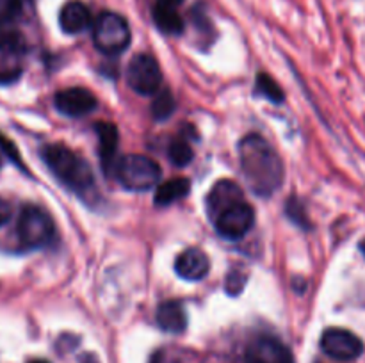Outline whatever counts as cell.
Masks as SVG:
<instances>
[{
  "label": "cell",
  "mask_w": 365,
  "mask_h": 363,
  "mask_svg": "<svg viewBox=\"0 0 365 363\" xmlns=\"http://www.w3.org/2000/svg\"><path fill=\"white\" fill-rule=\"evenodd\" d=\"M239 162L248 187L260 198H269L284 182V162L277 149L259 134L239 142Z\"/></svg>",
  "instance_id": "obj_1"
},
{
  "label": "cell",
  "mask_w": 365,
  "mask_h": 363,
  "mask_svg": "<svg viewBox=\"0 0 365 363\" xmlns=\"http://www.w3.org/2000/svg\"><path fill=\"white\" fill-rule=\"evenodd\" d=\"M41 159L52 171L53 177L66 185L70 191L81 194H88L95 185V174L88 160L78 157L73 149L64 144H46L41 149Z\"/></svg>",
  "instance_id": "obj_2"
},
{
  "label": "cell",
  "mask_w": 365,
  "mask_h": 363,
  "mask_svg": "<svg viewBox=\"0 0 365 363\" xmlns=\"http://www.w3.org/2000/svg\"><path fill=\"white\" fill-rule=\"evenodd\" d=\"M114 174L128 191H148L160 180V167L153 159L146 155L130 153L118 160Z\"/></svg>",
  "instance_id": "obj_3"
},
{
  "label": "cell",
  "mask_w": 365,
  "mask_h": 363,
  "mask_svg": "<svg viewBox=\"0 0 365 363\" xmlns=\"http://www.w3.org/2000/svg\"><path fill=\"white\" fill-rule=\"evenodd\" d=\"M130 39V27L121 14L113 11H103L98 14L93 27V41L100 52L106 56H118L128 48Z\"/></svg>",
  "instance_id": "obj_4"
},
{
  "label": "cell",
  "mask_w": 365,
  "mask_h": 363,
  "mask_svg": "<svg viewBox=\"0 0 365 363\" xmlns=\"http://www.w3.org/2000/svg\"><path fill=\"white\" fill-rule=\"evenodd\" d=\"M16 230L21 244L25 248L36 249L52 242L56 226H53V221L48 212L36 205H25L18 217Z\"/></svg>",
  "instance_id": "obj_5"
},
{
  "label": "cell",
  "mask_w": 365,
  "mask_h": 363,
  "mask_svg": "<svg viewBox=\"0 0 365 363\" xmlns=\"http://www.w3.org/2000/svg\"><path fill=\"white\" fill-rule=\"evenodd\" d=\"M27 57V43L20 32L0 34V84H13L21 77Z\"/></svg>",
  "instance_id": "obj_6"
},
{
  "label": "cell",
  "mask_w": 365,
  "mask_h": 363,
  "mask_svg": "<svg viewBox=\"0 0 365 363\" xmlns=\"http://www.w3.org/2000/svg\"><path fill=\"white\" fill-rule=\"evenodd\" d=\"M127 82L138 95L153 96L163 84V71L159 63L150 53H138L127 68Z\"/></svg>",
  "instance_id": "obj_7"
},
{
  "label": "cell",
  "mask_w": 365,
  "mask_h": 363,
  "mask_svg": "<svg viewBox=\"0 0 365 363\" xmlns=\"http://www.w3.org/2000/svg\"><path fill=\"white\" fill-rule=\"evenodd\" d=\"M321 349L337 362H353L364 352V344L355 333L344 327H328L321 337Z\"/></svg>",
  "instance_id": "obj_8"
},
{
  "label": "cell",
  "mask_w": 365,
  "mask_h": 363,
  "mask_svg": "<svg viewBox=\"0 0 365 363\" xmlns=\"http://www.w3.org/2000/svg\"><path fill=\"white\" fill-rule=\"evenodd\" d=\"M253 223H255V210L246 201L235 203L214 219L217 233L228 241H237L245 237L252 230Z\"/></svg>",
  "instance_id": "obj_9"
},
{
  "label": "cell",
  "mask_w": 365,
  "mask_h": 363,
  "mask_svg": "<svg viewBox=\"0 0 365 363\" xmlns=\"http://www.w3.org/2000/svg\"><path fill=\"white\" fill-rule=\"evenodd\" d=\"M245 363H294V356L277 338L259 337L246 349Z\"/></svg>",
  "instance_id": "obj_10"
},
{
  "label": "cell",
  "mask_w": 365,
  "mask_h": 363,
  "mask_svg": "<svg viewBox=\"0 0 365 363\" xmlns=\"http://www.w3.org/2000/svg\"><path fill=\"white\" fill-rule=\"evenodd\" d=\"M53 103H56L57 110H59L61 114H64V116H71V117L86 116V114L93 112L95 107L98 105L96 96L86 88L63 89V91H59L56 95Z\"/></svg>",
  "instance_id": "obj_11"
},
{
  "label": "cell",
  "mask_w": 365,
  "mask_h": 363,
  "mask_svg": "<svg viewBox=\"0 0 365 363\" xmlns=\"http://www.w3.org/2000/svg\"><path fill=\"white\" fill-rule=\"evenodd\" d=\"M239 201H245L241 187L234 180H220L207 194V212H209L210 219L214 221L221 212H225Z\"/></svg>",
  "instance_id": "obj_12"
},
{
  "label": "cell",
  "mask_w": 365,
  "mask_h": 363,
  "mask_svg": "<svg viewBox=\"0 0 365 363\" xmlns=\"http://www.w3.org/2000/svg\"><path fill=\"white\" fill-rule=\"evenodd\" d=\"M210 262L202 249L189 248L175 260V270L187 281H200L209 274Z\"/></svg>",
  "instance_id": "obj_13"
},
{
  "label": "cell",
  "mask_w": 365,
  "mask_h": 363,
  "mask_svg": "<svg viewBox=\"0 0 365 363\" xmlns=\"http://www.w3.org/2000/svg\"><path fill=\"white\" fill-rule=\"evenodd\" d=\"M93 16L89 7L81 0H71L64 4L59 13V23L66 34H78L91 25Z\"/></svg>",
  "instance_id": "obj_14"
},
{
  "label": "cell",
  "mask_w": 365,
  "mask_h": 363,
  "mask_svg": "<svg viewBox=\"0 0 365 363\" xmlns=\"http://www.w3.org/2000/svg\"><path fill=\"white\" fill-rule=\"evenodd\" d=\"M95 132L96 135H98L100 162H102L106 174H109V169L114 167V157H116L120 134H118L116 125L106 123V121H98V123L95 125Z\"/></svg>",
  "instance_id": "obj_15"
},
{
  "label": "cell",
  "mask_w": 365,
  "mask_h": 363,
  "mask_svg": "<svg viewBox=\"0 0 365 363\" xmlns=\"http://www.w3.org/2000/svg\"><path fill=\"white\" fill-rule=\"evenodd\" d=\"M157 326L168 333H182L187 327V313L178 301H166L157 308Z\"/></svg>",
  "instance_id": "obj_16"
},
{
  "label": "cell",
  "mask_w": 365,
  "mask_h": 363,
  "mask_svg": "<svg viewBox=\"0 0 365 363\" xmlns=\"http://www.w3.org/2000/svg\"><path fill=\"white\" fill-rule=\"evenodd\" d=\"M152 16L157 28L164 34L178 36L184 32V20L175 7L166 6V4H157L152 11Z\"/></svg>",
  "instance_id": "obj_17"
},
{
  "label": "cell",
  "mask_w": 365,
  "mask_h": 363,
  "mask_svg": "<svg viewBox=\"0 0 365 363\" xmlns=\"http://www.w3.org/2000/svg\"><path fill=\"white\" fill-rule=\"evenodd\" d=\"M191 191V182L187 178H173L164 184H160L155 191V205L168 206L171 203L178 201Z\"/></svg>",
  "instance_id": "obj_18"
},
{
  "label": "cell",
  "mask_w": 365,
  "mask_h": 363,
  "mask_svg": "<svg viewBox=\"0 0 365 363\" xmlns=\"http://www.w3.org/2000/svg\"><path fill=\"white\" fill-rule=\"evenodd\" d=\"M175 110V98L171 95L170 89H163V91L155 93V98L152 103V116L157 121H164L173 114Z\"/></svg>",
  "instance_id": "obj_19"
},
{
  "label": "cell",
  "mask_w": 365,
  "mask_h": 363,
  "mask_svg": "<svg viewBox=\"0 0 365 363\" xmlns=\"http://www.w3.org/2000/svg\"><path fill=\"white\" fill-rule=\"evenodd\" d=\"M257 93L266 96V98L271 100L273 103L284 102V91H282L280 85L274 82V78L267 73H259V77H257Z\"/></svg>",
  "instance_id": "obj_20"
},
{
  "label": "cell",
  "mask_w": 365,
  "mask_h": 363,
  "mask_svg": "<svg viewBox=\"0 0 365 363\" xmlns=\"http://www.w3.org/2000/svg\"><path fill=\"white\" fill-rule=\"evenodd\" d=\"M168 157H170V160L175 166L184 167L191 162L195 153H192V148L189 146L187 141H184V139H175V141H171L170 148H168Z\"/></svg>",
  "instance_id": "obj_21"
},
{
  "label": "cell",
  "mask_w": 365,
  "mask_h": 363,
  "mask_svg": "<svg viewBox=\"0 0 365 363\" xmlns=\"http://www.w3.org/2000/svg\"><path fill=\"white\" fill-rule=\"evenodd\" d=\"M25 0H0V25L11 23L21 14Z\"/></svg>",
  "instance_id": "obj_22"
},
{
  "label": "cell",
  "mask_w": 365,
  "mask_h": 363,
  "mask_svg": "<svg viewBox=\"0 0 365 363\" xmlns=\"http://www.w3.org/2000/svg\"><path fill=\"white\" fill-rule=\"evenodd\" d=\"M246 280H248V274L241 269H234L228 273L227 280H225V290L230 295L241 294L242 288H245Z\"/></svg>",
  "instance_id": "obj_23"
},
{
  "label": "cell",
  "mask_w": 365,
  "mask_h": 363,
  "mask_svg": "<svg viewBox=\"0 0 365 363\" xmlns=\"http://www.w3.org/2000/svg\"><path fill=\"white\" fill-rule=\"evenodd\" d=\"M285 210H287V216L291 217L296 224H299V226H305V228L309 226V219H307V216H305V209H303V205L299 203L298 198L289 199Z\"/></svg>",
  "instance_id": "obj_24"
},
{
  "label": "cell",
  "mask_w": 365,
  "mask_h": 363,
  "mask_svg": "<svg viewBox=\"0 0 365 363\" xmlns=\"http://www.w3.org/2000/svg\"><path fill=\"white\" fill-rule=\"evenodd\" d=\"M0 148L4 149V153H6V155L9 157V159L13 160V162L16 164L18 167H20V169H25L24 162H21V159H20V153H18V149H16V146H14L13 142H11L9 139H7L6 135H2V134H0Z\"/></svg>",
  "instance_id": "obj_25"
},
{
  "label": "cell",
  "mask_w": 365,
  "mask_h": 363,
  "mask_svg": "<svg viewBox=\"0 0 365 363\" xmlns=\"http://www.w3.org/2000/svg\"><path fill=\"white\" fill-rule=\"evenodd\" d=\"M11 217H13V205H11L9 199L0 196V228L6 226Z\"/></svg>",
  "instance_id": "obj_26"
},
{
  "label": "cell",
  "mask_w": 365,
  "mask_h": 363,
  "mask_svg": "<svg viewBox=\"0 0 365 363\" xmlns=\"http://www.w3.org/2000/svg\"><path fill=\"white\" fill-rule=\"evenodd\" d=\"M78 363H100L98 358H96L95 354H91V352H88V354L81 356V359H78Z\"/></svg>",
  "instance_id": "obj_27"
},
{
  "label": "cell",
  "mask_w": 365,
  "mask_h": 363,
  "mask_svg": "<svg viewBox=\"0 0 365 363\" xmlns=\"http://www.w3.org/2000/svg\"><path fill=\"white\" fill-rule=\"evenodd\" d=\"M182 2H184V0H159V4H166V6H171V7L180 6Z\"/></svg>",
  "instance_id": "obj_28"
},
{
  "label": "cell",
  "mask_w": 365,
  "mask_h": 363,
  "mask_svg": "<svg viewBox=\"0 0 365 363\" xmlns=\"http://www.w3.org/2000/svg\"><path fill=\"white\" fill-rule=\"evenodd\" d=\"M29 363H50V362H46V359H32V362Z\"/></svg>",
  "instance_id": "obj_29"
},
{
  "label": "cell",
  "mask_w": 365,
  "mask_h": 363,
  "mask_svg": "<svg viewBox=\"0 0 365 363\" xmlns=\"http://www.w3.org/2000/svg\"><path fill=\"white\" fill-rule=\"evenodd\" d=\"M360 249H362V253H364V256H365V241L362 242V244H360Z\"/></svg>",
  "instance_id": "obj_30"
}]
</instances>
